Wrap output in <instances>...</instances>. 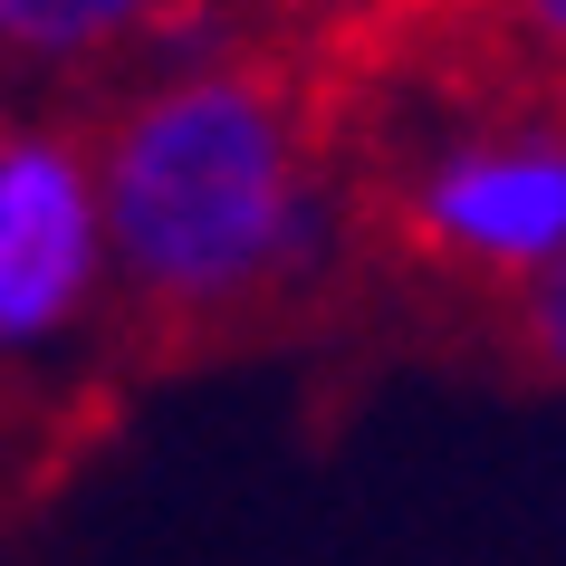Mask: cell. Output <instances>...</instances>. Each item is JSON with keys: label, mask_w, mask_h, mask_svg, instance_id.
Returning a JSON list of instances; mask_svg holds the SVG:
<instances>
[{"label": "cell", "mask_w": 566, "mask_h": 566, "mask_svg": "<svg viewBox=\"0 0 566 566\" xmlns=\"http://www.w3.org/2000/svg\"><path fill=\"white\" fill-rule=\"evenodd\" d=\"M87 174L116 307L145 327H231L317 289L336 260V192L317 174L307 106L260 59L202 49L125 77L87 116Z\"/></svg>", "instance_id": "6da1fadb"}, {"label": "cell", "mask_w": 566, "mask_h": 566, "mask_svg": "<svg viewBox=\"0 0 566 566\" xmlns=\"http://www.w3.org/2000/svg\"><path fill=\"white\" fill-rule=\"evenodd\" d=\"M394 231L422 269L461 289L518 298L528 279L566 260V116L518 106V116H471L394 192Z\"/></svg>", "instance_id": "7a4b0ae2"}, {"label": "cell", "mask_w": 566, "mask_h": 566, "mask_svg": "<svg viewBox=\"0 0 566 566\" xmlns=\"http://www.w3.org/2000/svg\"><path fill=\"white\" fill-rule=\"evenodd\" d=\"M106 307L116 269H106L87 125L49 106H0V365L77 346Z\"/></svg>", "instance_id": "3957f363"}, {"label": "cell", "mask_w": 566, "mask_h": 566, "mask_svg": "<svg viewBox=\"0 0 566 566\" xmlns=\"http://www.w3.org/2000/svg\"><path fill=\"white\" fill-rule=\"evenodd\" d=\"M182 0H0V87H77L154 49Z\"/></svg>", "instance_id": "277c9868"}, {"label": "cell", "mask_w": 566, "mask_h": 566, "mask_svg": "<svg viewBox=\"0 0 566 566\" xmlns=\"http://www.w3.org/2000/svg\"><path fill=\"white\" fill-rule=\"evenodd\" d=\"M509 346H518V365H528L537 385L566 394V260L509 298Z\"/></svg>", "instance_id": "5b68a950"}, {"label": "cell", "mask_w": 566, "mask_h": 566, "mask_svg": "<svg viewBox=\"0 0 566 566\" xmlns=\"http://www.w3.org/2000/svg\"><path fill=\"white\" fill-rule=\"evenodd\" d=\"M500 20H509V30H518L537 59L566 77V0H500Z\"/></svg>", "instance_id": "8992f818"}]
</instances>
